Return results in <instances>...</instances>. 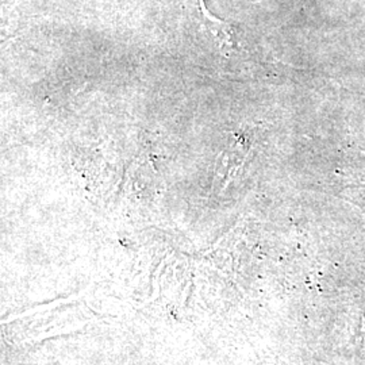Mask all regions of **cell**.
Here are the masks:
<instances>
[{"label":"cell","mask_w":365,"mask_h":365,"mask_svg":"<svg viewBox=\"0 0 365 365\" xmlns=\"http://www.w3.org/2000/svg\"><path fill=\"white\" fill-rule=\"evenodd\" d=\"M199 7L203 14V24L206 29L209 30L210 34L214 37V39L221 45V46H226V45H233V27L229 24H226L225 21L217 19L212 15H210L203 0H199Z\"/></svg>","instance_id":"cell-1"}]
</instances>
